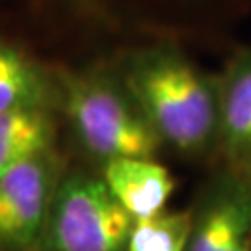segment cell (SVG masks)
<instances>
[{
	"label": "cell",
	"mask_w": 251,
	"mask_h": 251,
	"mask_svg": "<svg viewBox=\"0 0 251 251\" xmlns=\"http://www.w3.org/2000/svg\"><path fill=\"white\" fill-rule=\"evenodd\" d=\"M102 179L134 220L164 210L175 190L170 170L154 158H117L104 164Z\"/></svg>",
	"instance_id": "52a82bcc"
},
{
	"label": "cell",
	"mask_w": 251,
	"mask_h": 251,
	"mask_svg": "<svg viewBox=\"0 0 251 251\" xmlns=\"http://www.w3.org/2000/svg\"><path fill=\"white\" fill-rule=\"evenodd\" d=\"M54 121L47 108L0 112V175L26 158L50 151Z\"/></svg>",
	"instance_id": "ba28073f"
},
{
	"label": "cell",
	"mask_w": 251,
	"mask_h": 251,
	"mask_svg": "<svg viewBox=\"0 0 251 251\" xmlns=\"http://www.w3.org/2000/svg\"><path fill=\"white\" fill-rule=\"evenodd\" d=\"M218 156L251 177V47L238 49L218 76Z\"/></svg>",
	"instance_id": "8992f818"
},
{
	"label": "cell",
	"mask_w": 251,
	"mask_h": 251,
	"mask_svg": "<svg viewBox=\"0 0 251 251\" xmlns=\"http://www.w3.org/2000/svg\"><path fill=\"white\" fill-rule=\"evenodd\" d=\"M119 76L162 144L186 158L218 154V76L205 73L175 47L132 54Z\"/></svg>",
	"instance_id": "6da1fadb"
},
{
	"label": "cell",
	"mask_w": 251,
	"mask_h": 251,
	"mask_svg": "<svg viewBox=\"0 0 251 251\" xmlns=\"http://www.w3.org/2000/svg\"><path fill=\"white\" fill-rule=\"evenodd\" d=\"M56 100L54 84L25 54L0 43V112L49 108Z\"/></svg>",
	"instance_id": "9c48e42d"
},
{
	"label": "cell",
	"mask_w": 251,
	"mask_h": 251,
	"mask_svg": "<svg viewBox=\"0 0 251 251\" xmlns=\"http://www.w3.org/2000/svg\"><path fill=\"white\" fill-rule=\"evenodd\" d=\"M58 182L50 151L34 154L0 175L2 248L30 251L43 240Z\"/></svg>",
	"instance_id": "277c9868"
},
{
	"label": "cell",
	"mask_w": 251,
	"mask_h": 251,
	"mask_svg": "<svg viewBox=\"0 0 251 251\" xmlns=\"http://www.w3.org/2000/svg\"><path fill=\"white\" fill-rule=\"evenodd\" d=\"M192 233V208L162 210L134 220L126 251H186Z\"/></svg>",
	"instance_id": "30bf717a"
},
{
	"label": "cell",
	"mask_w": 251,
	"mask_h": 251,
	"mask_svg": "<svg viewBox=\"0 0 251 251\" xmlns=\"http://www.w3.org/2000/svg\"><path fill=\"white\" fill-rule=\"evenodd\" d=\"M62 99L78 142L104 164L117 158H154L164 145L119 75L67 76Z\"/></svg>",
	"instance_id": "7a4b0ae2"
},
{
	"label": "cell",
	"mask_w": 251,
	"mask_h": 251,
	"mask_svg": "<svg viewBox=\"0 0 251 251\" xmlns=\"http://www.w3.org/2000/svg\"><path fill=\"white\" fill-rule=\"evenodd\" d=\"M186 251H251V177L220 164L192 206Z\"/></svg>",
	"instance_id": "5b68a950"
},
{
	"label": "cell",
	"mask_w": 251,
	"mask_h": 251,
	"mask_svg": "<svg viewBox=\"0 0 251 251\" xmlns=\"http://www.w3.org/2000/svg\"><path fill=\"white\" fill-rule=\"evenodd\" d=\"M132 225L102 177L73 173L58 182L43 242L50 251H126Z\"/></svg>",
	"instance_id": "3957f363"
}]
</instances>
